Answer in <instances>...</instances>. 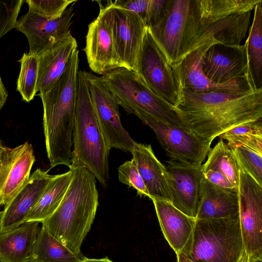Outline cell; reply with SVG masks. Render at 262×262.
I'll return each instance as SVG.
<instances>
[{"label":"cell","instance_id":"5bb4252c","mask_svg":"<svg viewBox=\"0 0 262 262\" xmlns=\"http://www.w3.org/2000/svg\"><path fill=\"white\" fill-rule=\"evenodd\" d=\"M213 43H214L198 48L173 65L180 89L195 93L211 92L244 93L254 90L248 76L223 83L213 82L205 77L201 68L202 58Z\"/></svg>","mask_w":262,"mask_h":262},{"label":"cell","instance_id":"7bdbcfd3","mask_svg":"<svg viewBox=\"0 0 262 262\" xmlns=\"http://www.w3.org/2000/svg\"><path fill=\"white\" fill-rule=\"evenodd\" d=\"M249 262H262V256L254 258H249Z\"/></svg>","mask_w":262,"mask_h":262},{"label":"cell","instance_id":"f546056e","mask_svg":"<svg viewBox=\"0 0 262 262\" xmlns=\"http://www.w3.org/2000/svg\"><path fill=\"white\" fill-rule=\"evenodd\" d=\"M20 69L17 81L16 90L24 101L29 102L36 95L38 60L37 55L24 53L18 61Z\"/></svg>","mask_w":262,"mask_h":262},{"label":"cell","instance_id":"44dd1931","mask_svg":"<svg viewBox=\"0 0 262 262\" xmlns=\"http://www.w3.org/2000/svg\"><path fill=\"white\" fill-rule=\"evenodd\" d=\"M163 234L176 255L187 254L192 242L196 219L185 214L171 203L152 199Z\"/></svg>","mask_w":262,"mask_h":262},{"label":"cell","instance_id":"3957f363","mask_svg":"<svg viewBox=\"0 0 262 262\" xmlns=\"http://www.w3.org/2000/svg\"><path fill=\"white\" fill-rule=\"evenodd\" d=\"M79 62L77 50L60 77L51 88L37 94L43 105V132L51 168L60 165L70 167L71 164Z\"/></svg>","mask_w":262,"mask_h":262},{"label":"cell","instance_id":"e575fe53","mask_svg":"<svg viewBox=\"0 0 262 262\" xmlns=\"http://www.w3.org/2000/svg\"><path fill=\"white\" fill-rule=\"evenodd\" d=\"M150 2V0H116L112 1V4L135 13L146 24Z\"/></svg>","mask_w":262,"mask_h":262},{"label":"cell","instance_id":"e0dca14e","mask_svg":"<svg viewBox=\"0 0 262 262\" xmlns=\"http://www.w3.org/2000/svg\"><path fill=\"white\" fill-rule=\"evenodd\" d=\"M201 68L207 79L217 83L248 76L245 44H212L202 57Z\"/></svg>","mask_w":262,"mask_h":262},{"label":"cell","instance_id":"83f0119b","mask_svg":"<svg viewBox=\"0 0 262 262\" xmlns=\"http://www.w3.org/2000/svg\"><path fill=\"white\" fill-rule=\"evenodd\" d=\"M262 1L254 7L253 21L245 43L248 73L254 89H262Z\"/></svg>","mask_w":262,"mask_h":262},{"label":"cell","instance_id":"f1b7e54d","mask_svg":"<svg viewBox=\"0 0 262 262\" xmlns=\"http://www.w3.org/2000/svg\"><path fill=\"white\" fill-rule=\"evenodd\" d=\"M207 159L202 164L203 171L211 170L224 175L232 184L238 188L239 164L231 148L222 139L210 148Z\"/></svg>","mask_w":262,"mask_h":262},{"label":"cell","instance_id":"4316f807","mask_svg":"<svg viewBox=\"0 0 262 262\" xmlns=\"http://www.w3.org/2000/svg\"><path fill=\"white\" fill-rule=\"evenodd\" d=\"M85 257L73 253L42 225L29 256V262H79Z\"/></svg>","mask_w":262,"mask_h":262},{"label":"cell","instance_id":"4fadbf2b","mask_svg":"<svg viewBox=\"0 0 262 262\" xmlns=\"http://www.w3.org/2000/svg\"><path fill=\"white\" fill-rule=\"evenodd\" d=\"M111 24L118 68L136 72L145 22L137 14L112 4Z\"/></svg>","mask_w":262,"mask_h":262},{"label":"cell","instance_id":"836d02e7","mask_svg":"<svg viewBox=\"0 0 262 262\" xmlns=\"http://www.w3.org/2000/svg\"><path fill=\"white\" fill-rule=\"evenodd\" d=\"M24 0H0V39L15 28Z\"/></svg>","mask_w":262,"mask_h":262},{"label":"cell","instance_id":"603a6c76","mask_svg":"<svg viewBox=\"0 0 262 262\" xmlns=\"http://www.w3.org/2000/svg\"><path fill=\"white\" fill-rule=\"evenodd\" d=\"M77 42L70 34L37 55L38 68L36 93L51 88L65 71Z\"/></svg>","mask_w":262,"mask_h":262},{"label":"cell","instance_id":"5b68a950","mask_svg":"<svg viewBox=\"0 0 262 262\" xmlns=\"http://www.w3.org/2000/svg\"><path fill=\"white\" fill-rule=\"evenodd\" d=\"M110 149L97 122L84 71L79 70L69 169L85 168L105 187L109 179Z\"/></svg>","mask_w":262,"mask_h":262},{"label":"cell","instance_id":"ee69618b","mask_svg":"<svg viewBox=\"0 0 262 262\" xmlns=\"http://www.w3.org/2000/svg\"><path fill=\"white\" fill-rule=\"evenodd\" d=\"M3 145L1 144V143H0V154L2 151Z\"/></svg>","mask_w":262,"mask_h":262},{"label":"cell","instance_id":"f35d334b","mask_svg":"<svg viewBox=\"0 0 262 262\" xmlns=\"http://www.w3.org/2000/svg\"><path fill=\"white\" fill-rule=\"evenodd\" d=\"M8 97V91L4 86L0 76V110L4 106Z\"/></svg>","mask_w":262,"mask_h":262},{"label":"cell","instance_id":"6da1fadb","mask_svg":"<svg viewBox=\"0 0 262 262\" xmlns=\"http://www.w3.org/2000/svg\"><path fill=\"white\" fill-rule=\"evenodd\" d=\"M173 108L185 129L214 140L239 125L261 121L262 89L244 93H195L181 89Z\"/></svg>","mask_w":262,"mask_h":262},{"label":"cell","instance_id":"4dcf8cb0","mask_svg":"<svg viewBox=\"0 0 262 262\" xmlns=\"http://www.w3.org/2000/svg\"><path fill=\"white\" fill-rule=\"evenodd\" d=\"M228 144L239 165L262 186V153L239 145Z\"/></svg>","mask_w":262,"mask_h":262},{"label":"cell","instance_id":"8fae6325","mask_svg":"<svg viewBox=\"0 0 262 262\" xmlns=\"http://www.w3.org/2000/svg\"><path fill=\"white\" fill-rule=\"evenodd\" d=\"M237 194L245 251L249 258L262 256V186L240 165Z\"/></svg>","mask_w":262,"mask_h":262},{"label":"cell","instance_id":"52a82bcc","mask_svg":"<svg viewBox=\"0 0 262 262\" xmlns=\"http://www.w3.org/2000/svg\"><path fill=\"white\" fill-rule=\"evenodd\" d=\"M244 251L238 214L225 219L196 220L186 255L193 262H239Z\"/></svg>","mask_w":262,"mask_h":262},{"label":"cell","instance_id":"d6a6232c","mask_svg":"<svg viewBox=\"0 0 262 262\" xmlns=\"http://www.w3.org/2000/svg\"><path fill=\"white\" fill-rule=\"evenodd\" d=\"M118 172L119 180L121 183L135 188L140 196L149 198L143 180L132 159L120 165Z\"/></svg>","mask_w":262,"mask_h":262},{"label":"cell","instance_id":"9a60e30c","mask_svg":"<svg viewBox=\"0 0 262 262\" xmlns=\"http://www.w3.org/2000/svg\"><path fill=\"white\" fill-rule=\"evenodd\" d=\"M76 3L57 18H48L28 11L17 20L15 29L26 36L29 54L37 56L71 34L70 28Z\"/></svg>","mask_w":262,"mask_h":262},{"label":"cell","instance_id":"ffe728a7","mask_svg":"<svg viewBox=\"0 0 262 262\" xmlns=\"http://www.w3.org/2000/svg\"><path fill=\"white\" fill-rule=\"evenodd\" d=\"M190 0H168L164 17L149 28L155 40L169 62L176 63L187 21Z\"/></svg>","mask_w":262,"mask_h":262},{"label":"cell","instance_id":"8992f818","mask_svg":"<svg viewBox=\"0 0 262 262\" xmlns=\"http://www.w3.org/2000/svg\"><path fill=\"white\" fill-rule=\"evenodd\" d=\"M101 77L119 105L127 113L138 118L149 116L156 121L184 128L173 106L152 92L136 72L120 67Z\"/></svg>","mask_w":262,"mask_h":262},{"label":"cell","instance_id":"8d00e7d4","mask_svg":"<svg viewBox=\"0 0 262 262\" xmlns=\"http://www.w3.org/2000/svg\"><path fill=\"white\" fill-rule=\"evenodd\" d=\"M262 133L261 121L251 122L239 125L223 133L219 137L224 140L226 138L250 134Z\"/></svg>","mask_w":262,"mask_h":262},{"label":"cell","instance_id":"d4e9b609","mask_svg":"<svg viewBox=\"0 0 262 262\" xmlns=\"http://www.w3.org/2000/svg\"><path fill=\"white\" fill-rule=\"evenodd\" d=\"M39 223L25 222L14 229L0 232V262H29Z\"/></svg>","mask_w":262,"mask_h":262},{"label":"cell","instance_id":"ba28073f","mask_svg":"<svg viewBox=\"0 0 262 262\" xmlns=\"http://www.w3.org/2000/svg\"><path fill=\"white\" fill-rule=\"evenodd\" d=\"M136 72L148 88L167 103L175 106L180 95V84L173 65L146 27Z\"/></svg>","mask_w":262,"mask_h":262},{"label":"cell","instance_id":"7c38bea8","mask_svg":"<svg viewBox=\"0 0 262 262\" xmlns=\"http://www.w3.org/2000/svg\"><path fill=\"white\" fill-rule=\"evenodd\" d=\"M99 6L98 16L88 26L85 46L83 49L91 70L104 74L118 68L111 24L112 8L110 1Z\"/></svg>","mask_w":262,"mask_h":262},{"label":"cell","instance_id":"ac0fdd59","mask_svg":"<svg viewBox=\"0 0 262 262\" xmlns=\"http://www.w3.org/2000/svg\"><path fill=\"white\" fill-rule=\"evenodd\" d=\"M54 177L40 168L30 175L25 184L0 212V232L14 229L25 222Z\"/></svg>","mask_w":262,"mask_h":262},{"label":"cell","instance_id":"7a4b0ae2","mask_svg":"<svg viewBox=\"0 0 262 262\" xmlns=\"http://www.w3.org/2000/svg\"><path fill=\"white\" fill-rule=\"evenodd\" d=\"M261 1L190 0L176 63L209 43L241 45L249 28L251 11Z\"/></svg>","mask_w":262,"mask_h":262},{"label":"cell","instance_id":"ab89813d","mask_svg":"<svg viewBox=\"0 0 262 262\" xmlns=\"http://www.w3.org/2000/svg\"><path fill=\"white\" fill-rule=\"evenodd\" d=\"M79 262H113L108 258L107 257L102 258H99V259H96V258H89L87 257L84 258L82 260H81Z\"/></svg>","mask_w":262,"mask_h":262},{"label":"cell","instance_id":"1f68e13d","mask_svg":"<svg viewBox=\"0 0 262 262\" xmlns=\"http://www.w3.org/2000/svg\"><path fill=\"white\" fill-rule=\"evenodd\" d=\"M77 1L72 0H26L28 11L39 16L54 19L60 17L68 7Z\"/></svg>","mask_w":262,"mask_h":262},{"label":"cell","instance_id":"cb8c5ba5","mask_svg":"<svg viewBox=\"0 0 262 262\" xmlns=\"http://www.w3.org/2000/svg\"><path fill=\"white\" fill-rule=\"evenodd\" d=\"M239 214L237 191L219 187L203 176L196 220L233 217Z\"/></svg>","mask_w":262,"mask_h":262},{"label":"cell","instance_id":"277c9868","mask_svg":"<svg viewBox=\"0 0 262 262\" xmlns=\"http://www.w3.org/2000/svg\"><path fill=\"white\" fill-rule=\"evenodd\" d=\"M73 178L55 211L41 223L73 253L82 254L81 246L91 229L99 204L96 179L84 167L73 170Z\"/></svg>","mask_w":262,"mask_h":262},{"label":"cell","instance_id":"2e32d148","mask_svg":"<svg viewBox=\"0 0 262 262\" xmlns=\"http://www.w3.org/2000/svg\"><path fill=\"white\" fill-rule=\"evenodd\" d=\"M35 161L28 142L14 148L3 146L0 154V206L8 204L28 181Z\"/></svg>","mask_w":262,"mask_h":262},{"label":"cell","instance_id":"484cf974","mask_svg":"<svg viewBox=\"0 0 262 262\" xmlns=\"http://www.w3.org/2000/svg\"><path fill=\"white\" fill-rule=\"evenodd\" d=\"M73 170L55 175L41 195L39 201L26 218L25 222L41 223L57 209L70 184Z\"/></svg>","mask_w":262,"mask_h":262},{"label":"cell","instance_id":"30bf717a","mask_svg":"<svg viewBox=\"0 0 262 262\" xmlns=\"http://www.w3.org/2000/svg\"><path fill=\"white\" fill-rule=\"evenodd\" d=\"M139 118L155 132L170 160L193 167L202 166L213 140L201 138L184 128L156 121L149 116Z\"/></svg>","mask_w":262,"mask_h":262},{"label":"cell","instance_id":"b9f144b4","mask_svg":"<svg viewBox=\"0 0 262 262\" xmlns=\"http://www.w3.org/2000/svg\"><path fill=\"white\" fill-rule=\"evenodd\" d=\"M249 257L248 254L244 251L242 257L239 262H249Z\"/></svg>","mask_w":262,"mask_h":262},{"label":"cell","instance_id":"d6986e66","mask_svg":"<svg viewBox=\"0 0 262 262\" xmlns=\"http://www.w3.org/2000/svg\"><path fill=\"white\" fill-rule=\"evenodd\" d=\"M166 163L172 193L171 203L185 214L195 219L203 177L202 167L188 166L171 160Z\"/></svg>","mask_w":262,"mask_h":262},{"label":"cell","instance_id":"60d3db41","mask_svg":"<svg viewBox=\"0 0 262 262\" xmlns=\"http://www.w3.org/2000/svg\"><path fill=\"white\" fill-rule=\"evenodd\" d=\"M177 262H193L186 254L180 253L177 255Z\"/></svg>","mask_w":262,"mask_h":262},{"label":"cell","instance_id":"d590c367","mask_svg":"<svg viewBox=\"0 0 262 262\" xmlns=\"http://www.w3.org/2000/svg\"><path fill=\"white\" fill-rule=\"evenodd\" d=\"M168 0H150L146 18L148 28L158 25L166 12Z\"/></svg>","mask_w":262,"mask_h":262},{"label":"cell","instance_id":"7402d4cb","mask_svg":"<svg viewBox=\"0 0 262 262\" xmlns=\"http://www.w3.org/2000/svg\"><path fill=\"white\" fill-rule=\"evenodd\" d=\"M130 152L148 191L149 199L171 203L172 193L168 171L155 155L151 145L135 142Z\"/></svg>","mask_w":262,"mask_h":262},{"label":"cell","instance_id":"f6af8a7d","mask_svg":"<svg viewBox=\"0 0 262 262\" xmlns=\"http://www.w3.org/2000/svg\"><path fill=\"white\" fill-rule=\"evenodd\" d=\"M1 143V140H0V143Z\"/></svg>","mask_w":262,"mask_h":262},{"label":"cell","instance_id":"74e56055","mask_svg":"<svg viewBox=\"0 0 262 262\" xmlns=\"http://www.w3.org/2000/svg\"><path fill=\"white\" fill-rule=\"evenodd\" d=\"M203 172L204 177L212 184L226 190L237 191V188L221 173L211 170Z\"/></svg>","mask_w":262,"mask_h":262},{"label":"cell","instance_id":"9c48e42d","mask_svg":"<svg viewBox=\"0 0 262 262\" xmlns=\"http://www.w3.org/2000/svg\"><path fill=\"white\" fill-rule=\"evenodd\" d=\"M93 109L105 142L111 149L130 152L135 142L123 127L119 105L101 77L84 71Z\"/></svg>","mask_w":262,"mask_h":262}]
</instances>
